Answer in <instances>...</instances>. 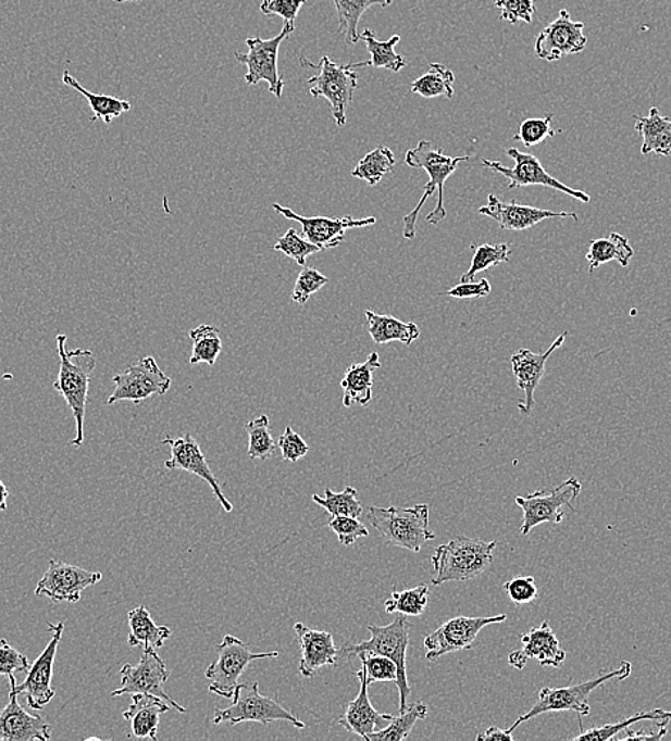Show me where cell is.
<instances>
[{
    "label": "cell",
    "instance_id": "obj_35",
    "mask_svg": "<svg viewBox=\"0 0 671 741\" xmlns=\"http://www.w3.org/2000/svg\"><path fill=\"white\" fill-rule=\"evenodd\" d=\"M453 85L455 75L450 68L442 65V63H431L426 75L414 80L410 89H412L414 95L422 96L424 99H453Z\"/></svg>",
    "mask_w": 671,
    "mask_h": 741
},
{
    "label": "cell",
    "instance_id": "obj_23",
    "mask_svg": "<svg viewBox=\"0 0 671 741\" xmlns=\"http://www.w3.org/2000/svg\"><path fill=\"white\" fill-rule=\"evenodd\" d=\"M20 694L9 692V703L0 711V741H49L52 730L42 716L30 715L17 702Z\"/></svg>",
    "mask_w": 671,
    "mask_h": 741
},
{
    "label": "cell",
    "instance_id": "obj_15",
    "mask_svg": "<svg viewBox=\"0 0 671 741\" xmlns=\"http://www.w3.org/2000/svg\"><path fill=\"white\" fill-rule=\"evenodd\" d=\"M506 154L511 160H514L513 168L506 167L504 164L495 162V160H483L482 164L490 168L492 172L504 176L509 181V190L518 189V187L545 186L560 191V193L573 197L580 203H591V196L582 190L572 189V187L566 186L564 183L550 176L536 155L520 152V150L514 148L506 149Z\"/></svg>",
    "mask_w": 671,
    "mask_h": 741
},
{
    "label": "cell",
    "instance_id": "obj_53",
    "mask_svg": "<svg viewBox=\"0 0 671 741\" xmlns=\"http://www.w3.org/2000/svg\"><path fill=\"white\" fill-rule=\"evenodd\" d=\"M277 445L282 452L283 460L289 462H298L308 455L309 452L308 443L291 427L285 429V432L278 438Z\"/></svg>",
    "mask_w": 671,
    "mask_h": 741
},
{
    "label": "cell",
    "instance_id": "obj_42",
    "mask_svg": "<svg viewBox=\"0 0 671 741\" xmlns=\"http://www.w3.org/2000/svg\"><path fill=\"white\" fill-rule=\"evenodd\" d=\"M269 416L260 415L245 425L246 432L249 434L248 456L250 460L266 461L272 459L276 452V442L269 429Z\"/></svg>",
    "mask_w": 671,
    "mask_h": 741
},
{
    "label": "cell",
    "instance_id": "obj_4",
    "mask_svg": "<svg viewBox=\"0 0 671 741\" xmlns=\"http://www.w3.org/2000/svg\"><path fill=\"white\" fill-rule=\"evenodd\" d=\"M497 542L479 538L456 537L449 543L436 548L432 565L436 576L435 587L446 582H465L481 576L492 565Z\"/></svg>",
    "mask_w": 671,
    "mask_h": 741
},
{
    "label": "cell",
    "instance_id": "obj_59",
    "mask_svg": "<svg viewBox=\"0 0 671 741\" xmlns=\"http://www.w3.org/2000/svg\"><path fill=\"white\" fill-rule=\"evenodd\" d=\"M8 497H9V491L7 488V485L2 482V479H0V511H7L8 510Z\"/></svg>",
    "mask_w": 671,
    "mask_h": 741
},
{
    "label": "cell",
    "instance_id": "obj_1",
    "mask_svg": "<svg viewBox=\"0 0 671 741\" xmlns=\"http://www.w3.org/2000/svg\"><path fill=\"white\" fill-rule=\"evenodd\" d=\"M469 155L464 158H449L442 152V149L433 148L431 141L422 140L419 141L418 148L409 150L406 153V163L408 166L413 168H423L426 171L431 181L424 187V193L422 199H420L417 209L412 210L409 214L403 217L405 230L403 237L406 240H413L417 237V222L420 212H422L424 203L427 199L435 196L436 191L439 190V199H437L436 209L433 210L431 214L426 217V223L439 224L447 217V212L445 209V183L456 172L459 164L469 160Z\"/></svg>",
    "mask_w": 671,
    "mask_h": 741
},
{
    "label": "cell",
    "instance_id": "obj_14",
    "mask_svg": "<svg viewBox=\"0 0 671 741\" xmlns=\"http://www.w3.org/2000/svg\"><path fill=\"white\" fill-rule=\"evenodd\" d=\"M49 632L52 633V639L49 640L48 646L27 670L24 683L17 685L15 675L8 676L9 683L13 692L25 694L27 706L32 711H42L47 704L52 702L54 698V689L52 688L54 658H57L59 643H61L65 624L53 625L48 621Z\"/></svg>",
    "mask_w": 671,
    "mask_h": 741
},
{
    "label": "cell",
    "instance_id": "obj_19",
    "mask_svg": "<svg viewBox=\"0 0 671 741\" xmlns=\"http://www.w3.org/2000/svg\"><path fill=\"white\" fill-rule=\"evenodd\" d=\"M273 210L287 219L300 223L301 228H303L305 239L319 247L321 251L339 247L341 241L345 240L346 231L351 230V228H364L376 224V218L374 217L359 219L351 216L337 218L301 217L294 210L283 208V205L277 203L273 204Z\"/></svg>",
    "mask_w": 671,
    "mask_h": 741
},
{
    "label": "cell",
    "instance_id": "obj_27",
    "mask_svg": "<svg viewBox=\"0 0 671 741\" xmlns=\"http://www.w3.org/2000/svg\"><path fill=\"white\" fill-rule=\"evenodd\" d=\"M523 649L522 653L527 657L536 658L542 666L560 669L564 665L566 652L560 648L559 639L556 638L549 621L545 620L537 628H532L527 633L520 636Z\"/></svg>",
    "mask_w": 671,
    "mask_h": 741
},
{
    "label": "cell",
    "instance_id": "obj_36",
    "mask_svg": "<svg viewBox=\"0 0 671 741\" xmlns=\"http://www.w3.org/2000/svg\"><path fill=\"white\" fill-rule=\"evenodd\" d=\"M360 40L366 43L368 52L371 53L372 59L369 61V66L399 73L401 68L408 65V61L396 53V45L400 42V35H394L386 42H381L374 36L373 30L364 29L363 34L360 35Z\"/></svg>",
    "mask_w": 671,
    "mask_h": 741
},
{
    "label": "cell",
    "instance_id": "obj_13",
    "mask_svg": "<svg viewBox=\"0 0 671 741\" xmlns=\"http://www.w3.org/2000/svg\"><path fill=\"white\" fill-rule=\"evenodd\" d=\"M506 615L468 617L458 616L447 620L435 632L424 638V649L428 662L439 661L446 654L469 651L476 642L479 633L490 625L504 624Z\"/></svg>",
    "mask_w": 671,
    "mask_h": 741
},
{
    "label": "cell",
    "instance_id": "obj_33",
    "mask_svg": "<svg viewBox=\"0 0 671 741\" xmlns=\"http://www.w3.org/2000/svg\"><path fill=\"white\" fill-rule=\"evenodd\" d=\"M63 85L79 91L86 100H88L89 108L92 109L94 117L90 123L103 121L107 125H111L113 118L121 117L123 113L129 112L132 109L131 102L115 98V96L96 95L94 91L85 89L84 86L71 75L70 72H63Z\"/></svg>",
    "mask_w": 671,
    "mask_h": 741
},
{
    "label": "cell",
    "instance_id": "obj_16",
    "mask_svg": "<svg viewBox=\"0 0 671 741\" xmlns=\"http://www.w3.org/2000/svg\"><path fill=\"white\" fill-rule=\"evenodd\" d=\"M121 688L112 692V696H125V694H153L164 700L172 708L179 713H186V708L175 702L166 692L164 683L169 680L166 663L159 656L157 649L145 648L138 666L126 665L122 667Z\"/></svg>",
    "mask_w": 671,
    "mask_h": 741
},
{
    "label": "cell",
    "instance_id": "obj_17",
    "mask_svg": "<svg viewBox=\"0 0 671 741\" xmlns=\"http://www.w3.org/2000/svg\"><path fill=\"white\" fill-rule=\"evenodd\" d=\"M103 579L100 572L82 569L59 560H50L48 570L36 585V596H47L54 603H77L82 593Z\"/></svg>",
    "mask_w": 671,
    "mask_h": 741
},
{
    "label": "cell",
    "instance_id": "obj_44",
    "mask_svg": "<svg viewBox=\"0 0 671 741\" xmlns=\"http://www.w3.org/2000/svg\"><path fill=\"white\" fill-rule=\"evenodd\" d=\"M510 246L506 242L501 244H483L474 249L472 264L470 268L460 278V282L473 281L476 274L485 272L490 267H496L501 263H508L510 259Z\"/></svg>",
    "mask_w": 671,
    "mask_h": 741
},
{
    "label": "cell",
    "instance_id": "obj_11",
    "mask_svg": "<svg viewBox=\"0 0 671 741\" xmlns=\"http://www.w3.org/2000/svg\"><path fill=\"white\" fill-rule=\"evenodd\" d=\"M294 32L295 26L285 23L281 34L275 38L263 40L259 34H256V38L246 39L249 53H235L236 61L248 67V73L245 76L246 84L258 86L260 81H266L269 91L275 95L277 99L282 98L285 81L278 76L277 72L278 49H281L283 40L289 38Z\"/></svg>",
    "mask_w": 671,
    "mask_h": 741
},
{
    "label": "cell",
    "instance_id": "obj_40",
    "mask_svg": "<svg viewBox=\"0 0 671 741\" xmlns=\"http://www.w3.org/2000/svg\"><path fill=\"white\" fill-rule=\"evenodd\" d=\"M189 337L194 341V349H191L189 360L190 365L207 363L212 367L222 352V340L221 336H219V329L203 324V326L191 329Z\"/></svg>",
    "mask_w": 671,
    "mask_h": 741
},
{
    "label": "cell",
    "instance_id": "obj_49",
    "mask_svg": "<svg viewBox=\"0 0 671 741\" xmlns=\"http://www.w3.org/2000/svg\"><path fill=\"white\" fill-rule=\"evenodd\" d=\"M328 528L335 532L341 545L348 548L355 545L359 538L369 537L366 526L360 523L359 518H350V516H333Z\"/></svg>",
    "mask_w": 671,
    "mask_h": 741
},
{
    "label": "cell",
    "instance_id": "obj_39",
    "mask_svg": "<svg viewBox=\"0 0 671 741\" xmlns=\"http://www.w3.org/2000/svg\"><path fill=\"white\" fill-rule=\"evenodd\" d=\"M664 719H671V712H666L663 708H653L648 712H638L636 715L630 716L629 719H624L619 723H613V725H605L601 727H593L591 730H582V733L574 738V741H606L618 738L619 733L630 729V726L634 723L643 720L661 721Z\"/></svg>",
    "mask_w": 671,
    "mask_h": 741
},
{
    "label": "cell",
    "instance_id": "obj_20",
    "mask_svg": "<svg viewBox=\"0 0 671 741\" xmlns=\"http://www.w3.org/2000/svg\"><path fill=\"white\" fill-rule=\"evenodd\" d=\"M163 445L171 447L172 451V456L164 462V466L167 469L186 470V473L194 474L196 477L203 479L212 488L214 497L221 502L223 510L231 514L233 503L223 493L221 483H219L218 478L214 477L212 469H210L207 456L200 450L199 442L190 434H186L182 438L163 439Z\"/></svg>",
    "mask_w": 671,
    "mask_h": 741
},
{
    "label": "cell",
    "instance_id": "obj_2",
    "mask_svg": "<svg viewBox=\"0 0 671 741\" xmlns=\"http://www.w3.org/2000/svg\"><path fill=\"white\" fill-rule=\"evenodd\" d=\"M58 355L61 359L58 381L54 391L61 393L72 411L76 423V438L71 445L79 448L85 441L84 425L86 405L89 400L90 379L96 368V359L90 350H67L65 334H58Z\"/></svg>",
    "mask_w": 671,
    "mask_h": 741
},
{
    "label": "cell",
    "instance_id": "obj_47",
    "mask_svg": "<svg viewBox=\"0 0 671 741\" xmlns=\"http://www.w3.org/2000/svg\"><path fill=\"white\" fill-rule=\"evenodd\" d=\"M358 657L366 670L369 685L376 683V681H395L396 683L397 666L390 658L371 653H359Z\"/></svg>",
    "mask_w": 671,
    "mask_h": 741
},
{
    "label": "cell",
    "instance_id": "obj_60",
    "mask_svg": "<svg viewBox=\"0 0 671 741\" xmlns=\"http://www.w3.org/2000/svg\"><path fill=\"white\" fill-rule=\"evenodd\" d=\"M113 2H116V3L141 2V0H113Z\"/></svg>",
    "mask_w": 671,
    "mask_h": 741
},
{
    "label": "cell",
    "instance_id": "obj_58",
    "mask_svg": "<svg viewBox=\"0 0 671 741\" xmlns=\"http://www.w3.org/2000/svg\"><path fill=\"white\" fill-rule=\"evenodd\" d=\"M527 662V657L524 656L522 651H514L509 654V665L513 666L514 669L523 670Z\"/></svg>",
    "mask_w": 671,
    "mask_h": 741
},
{
    "label": "cell",
    "instance_id": "obj_54",
    "mask_svg": "<svg viewBox=\"0 0 671 741\" xmlns=\"http://www.w3.org/2000/svg\"><path fill=\"white\" fill-rule=\"evenodd\" d=\"M306 0H263L260 11L266 16H281L285 23L295 26L296 17Z\"/></svg>",
    "mask_w": 671,
    "mask_h": 741
},
{
    "label": "cell",
    "instance_id": "obj_38",
    "mask_svg": "<svg viewBox=\"0 0 671 741\" xmlns=\"http://www.w3.org/2000/svg\"><path fill=\"white\" fill-rule=\"evenodd\" d=\"M395 166L394 152L386 146H378L373 152L360 160L358 166L351 172V176L368 181V185L376 186L383 177L394 172Z\"/></svg>",
    "mask_w": 671,
    "mask_h": 741
},
{
    "label": "cell",
    "instance_id": "obj_28",
    "mask_svg": "<svg viewBox=\"0 0 671 741\" xmlns=\"http://www.w3.org/2000/svg\"><path fill=\"white\" fill-rule=\"evenodd\" d=\"M377 352L369 355L362 364H351L341 379L344 388V405L350 409L355 404L366 406L372 401L373 373L381 368Z\"/></svg>",
    "mask_w": 671,
    "mask_h": 741
},
{
    "label": "cell",
    "instance_id": "obj_9",
    "mask_svg": "<svg viewBox=\"0 0 671 741\" xmlns=\"http://www.w3.org/2000/svg\"><path fill=\"white\" fill-rule=\"evenodd\" d=\"M218 658L204 670V676L210 681V692L225 699H233L240 676L248 669L250 663L260 658L277 657L278 652L256 653L250 651L248 644L241 642L235 636L226 635L221 644H218Z\"/></svg>",
    "mask_w": 671,
    "mask_h": 741
},
{
    "label": "cell",
    "instance_id": "obj_50",
    "mask_svg": "<svg viewBox=\"0 0 671 741\" xmlns=\"http://www.w3.org/2000/svg\"><path fill=\"white\" fill-rule=\"evenodd\" d=\"M495 4L501 11V20L509 22L510 25H518L520 22L532 23L536 12L534 0H495Z\"/></svg>",
    "mask_w": 671,
    "mask_h": 741
},
{
    "label": "cell",
    "instance_id": "obj_8",
    "mask_svg": "<svg viewBox=\"0 0 671 741\" xmlns=\"http://www.w3.org/2000/svg\"><path fill=\"white\" fill-rule=\"evenodd\" d=\"M285 720L294 725L296 729H305L303 721L296 717L294 713L286 711L281 703L268 696H263L259 692L258 681H246L237 686L235 694H233V703L229 707L219 708L214 712V725L221 723H231V725H239V723L254 721L260 725L268 726L269 723Z\"/></svg>",
    "mask_w": 671,
    "mask_h": 741
},
{
    "label": "cell",
    "instance_id": "obj_7",
    "mask_svg": "<svg viewBox=\"0 0 671 741\" xmlns=\"http://www.w3.org/2000/svg\"><path fill=\"white\" fill-rule=\"evenodd\" d=\"M299 62L306 68H318V75L308 80L310 95L313 98L326 99L331 104L336 125L345 126L346 117H348L346 108L353 102L355 91L359 89V75L353 68L369 66V62L339 65L328 56H323L318 65L309 62L305 56H300Z\"/></svg>",
    "mask_w": 671,
    "mask_h": 741
},
{
    "label": "cell",
    "instance_id": "obj_3",
    "mask_svg": "<svg viewBox=\"0 0 671 741\" xmlns=\"http://www.w3.org/2000/svg\"><path fill=\"white\" fill-rule=\"evenodd\" d=\"M413 625L406 619V615L397 616L392 624L386 626H369L371 639L364 642L351 644L345 643L340 649L344 656H358L359 653L381 654L390 658L397 666L396 686L399 689L400 713L408 711L410 689L408 679V649L410 630Z\"/></svg>",
    "mask_w": 671,
    "mask_h": 741
},
{
    "label": "cell",
    "instance_id": "obj_22",
    "mask_svg": "<svg viewBox=\"0 0 671 741\" xmlns=\"http://www.w3.org/2000/svg\"><path fill=\"white\" fill-rule=\"evenodd\" d=\"M568 332L560 334L556 338L550 349L542 354H536L531 350L522 349L511 355V369L518 381V387L524 392V401L519 404L520 413L531 415L534 406V392L540 386L543 377H545L547 360L564 344Z\"/></svg>",
    "mask_w": 671,
    "mask_h": 741
},
{
    "label": "cell",
    "instance_id": "obj_25",
    "mask_svg": "<svg viewBox=\"0 0 671 741\" xmlns=\"http://www.w3.org/2000/svg\"><path fill=\"white\" fill-rule=\"evenodd\" d=\"M356 676L360 680V690L358 698L348 704V711L345 716L339 719V725L349 730L350 733L359 736V738L366 739L369 734L386 727L395 716L378 713L372 706L371 698H369V681L366 670L362 669L356 671Z\"/></svg>",
    "mask_w": 671,
    "mask_h": 741
},
{
    "label": "cell",
    "instance_id": "obj_32",
    "mask_svg": "<svg viewBox=\"0 0 671 741\" xmlns=\"http://www.w3.org/2000/svg\"><path fill=\"white\" fill-rule=\"evenodd\" d=\"M633 258L634 250L629 240L619 233H611L609 237L593 240L588 246L586 254L588 274L595 273L600 265L610 262H618L622 267H627Z\"/></svg>",
    "mask_w": 671,
    "mask_h": 741
},
{
    "label": "cell",
    "instance_id": "obj_31",
    "mask_svg": "<svg viewBox=\"0 0 671 741\" xmlns=\"http://www.w3.org/2000/svg\"><path fill=\"white\" fill-rule=\"evenodd\" d=\"M369 334L376 344L399 341L405 346H412L420 337V329L414 323H403L392 315H382L368 310L366 313Z\"/></svg>",
    "mask_w": 671,
    "mask_h": 741
},
{
    "label": "cell",
    "instance_id": "obj_51",
    "mask_svg": "<svg viewBox=\"0 0 671 741\" xmlns=\"http://www.w3.org/2000/svg\"><path fill=\"white\" fill-rule=\"evenodd\" d=\"M30 663L25 654L16 651L4 639H0V675L27 674Z\"/></svg>",
    "mask_w": 671,
    "mask_h": 741
},
{
    "label": "cell",
    "instance_id": "obj_10",
    "mask_svg": "<svg viewBox=\"0 0 671 741\" xmlns=\"http://www.w3.org/2000/svg\"><path fill=\"white\" fill-rule=\"evenodd\" d=\"M582 492V483L577 478L566 479L559 487L546 491H534L531 495L518 497L515 505L522 507V537L542 524L560 525L564 520L566 510L576 512L574 502Z\"/></svg>",
    "mask_w": 671,
    "mask_h": 741
},
{
    "label": "cell",
    "instance_id": "obj_52",
    "mask_svg": "<svg viewBox=\"0 0 671 741\" xmlns=\"http://www.w3.org/2000/svg\"><path fill=\"white\" fill-rule=\"evenodd\" d=\"M509 598L518 605H527L537 599V587L533 576H518L504 585Z\"/></svg>",
    "mask_w": 671,
    "mask_h": 741
},
{
    "label": "cell",
    "instance_id": "obj_29",
    "mask_svg": "<svg viewBox=\"0 0 671 741\" xmlns=\"http://www.w3.org/2000/svg\"><path fill=\"white\" fill-rule=\"evenodd\" d=\"M636 131L643 137L642 154L671 155V121L657 108H651L647 116H633Z\"/></svg>",
    "mask_w": 671,
    "mask_h": 741
},
{
    "label": "cell",
    "instance_id": "obj_21",
    "mask_svg": "<svg viewBox=\"0 0 671 741\" xmlns=\"http://www.w3.org/2000/svg\"><path fill=\"white\" fill-rule=\"evenodd\" d=\"M479 213L495 219L504 230L511 231L529 230V228L542 223L543 219L573 218L574 222L579 219L576 213L551 212V210L537 209L533 205L519 204L515 201L505 203L495 194L488 196L487 204L479 209Z\"/></svg>",
    "mask_w": 671,
    "mask_h": 741
},
{
    "label": "cell",
    "instance_id": "obj_5",
    "mask_svg": "<svg viewBox=\"0 0 671 741\" xmlns=\"http://www.w3.org/2000/svg\"><path fill=\"white\" fill-rule=\"evenodd\" d=\"M368 520L385 539L387 545L418 553L424 543L433 541L436 533L428 526V505L420 503L410 507L371 506Z\"/></svg>",
    "mask_w": 671,
    "mask_h": 741
},
{
    "label": "cell",
    "instance_id": "obj_30",
    "mask_svg": "<svg viewBox=\"0 0 671 741\" xmlns=\"http://www.w3.org/2000/svg\"><path fill=\"white\" fill-rule=\"evenodd\" d=\"M127 621H129L131 628L127 644L131 648H152L158 651L167 639H171L172 630L167 626L154 624L152 616L144 605L127 613Z\"/></svg>",
    "mask_w": 671,
    "mask_h": 741
},
{
    "label": "cell",
    "instance_id": "obj_12",
    "mask_svg": "<svg viewBox=\"0 0 671 741\" xmlns=\"http://www.w3.org/2000/svg\"><path fill=\"white\" fill-rule=\"evenodd\" d=\"M115 391L108 398V405L131 401L140 404L152 397H162L171 390L172 379L163 373L153 356H145L112 378Z\"/></svg>",
    "mask_w": 671,
    "mask_h": 741
},
{
    "label": "cell",
    "instance_id": "obj_41",
    "mask_svg": "<svg viewBox=\"0 0 671 741\" xmlns=\"http://www.w3.org/2000/svg\"><path fill=\"white\" fill-rule=\"evenodd\" d=\"M312 500L322 506L327 514L333 516H350L360 518L363 514L362 503L358 500V491L353 487H346L344 491L336 493L331 488L324 492V498L313 495Z\"/></svg>",
    "mask_w": 671,
    "mask_h": 741
},
{
    "label": "cell",
    "instance_id": "obj_43",
    "mask_svg": "<svg viewBox=\"0 0 671 741\" xmlns=\"http://www.w3.org/2000/svg\"><path fill=\"white\" fill-rule=\"evenodd\" d=\"M428 605V587L427 585H420V587L406 589L403 592L394 590L392 596L385 602V610L387 613H400L406 616H420Z\"/></svg>",
    "mask_w": 671,
    "mask_h": 741
},
{
    "label": "cell",
    "instance_id": "obj_46",
    "mask_svg": "<svg viewBox=\"0 0 671 741\" xmlns=\"http://www.w3.org/2000/svg\"><path fill=\"white\" fill-rule=\"evenodd\" d=\"M551 121H554V114H547L546 117L526 118L520 125L514 139L522 141L526 148L540 145L547 137L555 136V131L551 130Z\"/></svg>",
    "mask_w": 671,
    "mask_h": 741
},
{
    "label": "cell",
    "instance_id": "obj_18",
    "mask_svg": "<svg viewBox=\"0 0 671 741\" xmlns=\"http://www.w3.org/2000/svg\"><path fill=\"white\" fill-rule=\"evenodd\" d=\"M583 30L584 23L572 21L570 13L561 9L559 17L549 23L537 36L534 52L537 58L547 62H556L570 54L582 53L587 45Z\"/></svg>",
    "mask_w": 671,
    "mask_h": 741
},
{
    "label": "cell",
    "instance_id": "obj_6",
    "mask_svg": "<svg viewBox=\"0 0 671 741\" xmlns=\"http://www.w3.org/2000/svg\"><path fill=\"white\" fill-rule=\"evenodd\" d=\"M632 663L622 662L619 669L609 671V674H602L595 679L583 681V683L568 686V688H545L538 693L536 703L533 707L524 715L519 716V719L513 723V726L508 729L513 733L515 729L523 723L536 719V717L546 715V713L551 712H574L577 713L579 717H586L591 715V704H588V698L599 689L600 686L607 683V681L618 679L620 681L627 679L632 675Z\"/></svg>",
    "mask_w": 671,
    "mask_h": 741
},
{
    "label": "cell",
    "instance_id": "obj_37",
    "mask_svg": "<svg viewBox=\"0 0 671 741\" xmlns=\"http://www.w3.org/2000/svg\"><path fill=\"white\" fill-rule=\"evenodd\" d=\"M428 707L424 703H414L408 707V711L400 713L399 716L394 717L389 725L383 729L374 731L369 734L368 741H401L409 738L412 733L413 727L417 723L426 719Z\"/></svg>",
    "mask_w": 671,
    "mask_h": 741
},
{
    "label": "cell",
    "instance_id": "obj_26",
    "mask_svg": "<svg viewBox=\"0 0 671 741\" xmlns=\"http://www.w3.org/2000/svg\"><path fill=\"white\" fill-rule=\"evenodd\" d=\"M171 706L153 694H132V704L123 712V719L131 723L132 736L138 739H158L159 721Z\"/></svg>",
    "mask_w": 671,
    "mask_h": 741
},
{
    "label": "cell",
    "instance_id": "obj_34",
    "mask_svg": "<svg viewBox=\"0 0 671 741\" xmlns=\"http://www.w3.org/2000/svg\"><path fill=\"white\" fill-rule=\"evenodd\" d=\"M337 12V20H339V27H337V35H345L346 42L356 45L360 40L358 26L362 15L369 8L378 4V7L387 8L394 3V0H332Z\"/></svg>",
    "mask_w": 671,
    "mask_h": 741
},
{
    "label": "cell",
    "instance_id": "obj_45",
    "mask_svg": "<svg viewBox=\"0 0 671 741\" xmlns=\"http://www.w3.org/2000/svg\"><path fill=\"white\" fill-rule=\"evenodd\" d=\"M275 250L278 251V253L285 254L286 258L295 260L296 264L301 265V267H305L306 260H308L310 255L321 251L319 247L305 240L303 237H300L295 228L287 230L285 235L277 240Z\"/></svg>",
    "mask_w": 671,
    "mask_h": 741
},
{
    "label": "cell",
    "instance_id": "obj_55",
    "mask_svg": "<svg viewBox=\"0 0 671 741\" xmlns=\"http://www.w3.org/2000/svg\"><path fill=\"white\" fill-rule=\"evenodd\" d=\"M492 292V286L486 278H482L481 281L473 282H460L459 286H455L451 290L446 292V296L451 297V299H482V297H487Z\"/></svg>",
    "mask_w": 671,
    "mask_h": 741
},
{
    "label": "cell",
    "instance_id": "obj_56",
    "mask_svg": "<svg viewBox=\"0 0 671 741\" xmlns=\"http://www.w3.org/2000/svg\"><path fill=\"white\" fill-rule=\"evenodd\" d=\"M671 719H664L661 721H657V730L651 731V733H647V731H633V730H625V736L624 738H618L616 740L620 741H627V740H661L664 739L666 736H668V726Z\"/></svg>",
    "mask_w": 671,
    "mask_h": 741
},
{
    "label": "cell",
    "instance_id": "obj_48",
    "mask_svg": "<svg viewBox=\"0 0 671 741\" xmlns=\"http://www.w3.org/2000/svg\"><path fill=\"white\" fill-rule=\"evenodd\" d=\"M328 281L331 280L324 274L318 272V269L306 267L301 269L298 280H296L291 299H294L295 303L305 305L310 297L321 291Z\"/></svg>",
    "mask_w": 671,
    "mask_h": 741
},
{
    "label": "cell",
    "instance_id": "obj_24",
    "mask_svg": "<svg viewBox=\"0 0 671 741\" xmlns=\"http://www.w3.org/2000/svg\"><path fill=\"white\" fill-rule=\"evenodd\" d=\"M300 646L299 674L313 677L318 670L326 666H336L340 649L336 646L335 638L324 630H314L303 624L295 625Z\"/></svg>",
    "mask_w": 671,
    "mask_h": 741
},
{
    "label": "cell",
    "instance_id": "obj_57",
    "mask_svg": "<svg viewBox=\"0 0 671 741\" xmlns=\"http://www.w3.org/2000/svg\"><path fill=\"white\" fill-rule=\"evenodd\" d=\"M479 741L509 740L513 741V733L509 730H501L499 727H488L487 730L477 736Z\"/></svg>",
    "mask_w": 671,
    "mask_h": 741
}]
</instances>
